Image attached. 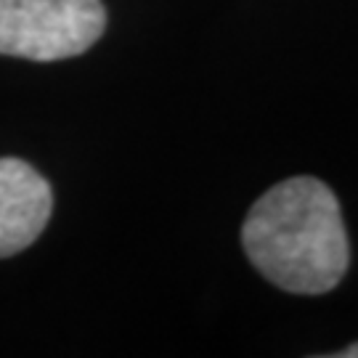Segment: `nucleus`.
<instances>
[{
    "instance_id": "nucleus-1",
    "label": "nucleus",
    "mask_w": 358,
    "mask_h": 358,
    "mask_svg": "<svg viewBox=\"0 0 358 358\" xmlns=\"http://www.w3.org/2000/svg\"><path fill=\"white\" fill-rule=\"evenodd\" d=\"M242 244L250 263L284 292H329L350 266L340 202L310 176L287 178L263 194L247 213Z\"/></svg>"
},
{
    "instance_id": "nucleus-2",
    "label": "nucleus",
    "mask_w": 358,
    "mask_h": 358,
    "mask_svg": "<svg viewBox=\"0 0 358 358\" xmlns=\"http://www.w3.org/2000/svg\"><path fill=\"white\" fill-rule=\"evenodd\" d=\"M106 29L101 0H0V53L59 62L85 53Z\"/></svg>"
},
{
    "instance_id": "nucleus-3",
    "label": "nucleus",
    "mask_w": 358,
    "mask_h": 358,
    "mask_svg": "<svg viewBox=\"0 0 358 358\" xmlns=\"http://www.w3.org/2000/svg\"><path fill=\"white\" fill-rule=\"evenodd\" d=\"M53 192L32 165L0 157V257L27 250L48 226Z\"/></svg>"
},
{
    "instance_id": "nucleus-4",
    "label": "nucleus",
    "mask_w": 358,
    "mask_h": 358,
    "mask_svg": "<svg viewBox=\"0 0 358 358\" xmlns=\"http://www.w3.org/2000/svg\"><path fill=\"white\" fill-rule=\"evenodd\" d=\"M327 358H358V343L348 345L345 350H340V353H329Z\"/></svg>"
}]
</instances>
